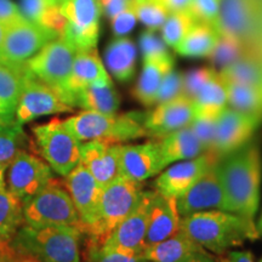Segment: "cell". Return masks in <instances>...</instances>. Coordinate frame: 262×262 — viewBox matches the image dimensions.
Instances as JSON below:
<instances>
[{
  "instance_id": "obj_57",
  "label": "cell",
  "mask_w": 262,
  "mask_h": 262,
  "mask_svg": "<svg viewBox=\"0 0 262 262\" xmlns=\"http://www.w3.org/2000/svg\"><path fill=\"white\" fill-rule=\"evenodd\" d=\"M4 172H5V168H3V166H0V187H4V186H5Z\"/></svg>"
},
{
  "instance_id": "obj_25",
  "label": "cell",
  "mask_w": 262,
  "mask_h": 262,
  "mask_svg": "<svg viewBox=\"0 0 262 262\" xmlns=\"http://www.w3.org/2000/svg\"><path fill=\"white\" fill-rule=\"evenodd\" d=\"M157 140L159 142L165 168L173 162L196 158L205 152L201 141L198 140L189 125L172 131Z\"/></svg>"
},
{
  "instance_id": "obj_27",
  "label": "cell",
  "mask_w": 262,
  "mask_h": 262,
  "mask_svg": "<svg viewBox=\"0 0 262 262\" xmlns=\"http://www.w3.org/2000/svg\"><path fill=\"white\" fill-rule=\"evenodd\" d=\"M120 104L112 80L97 81L78 91L73 96L72 106L84 108L85 111H94L104 114L117 113Z\"/></svg>"
},
{
  "instance_id": "obj_11",
  "label": "cell",
  "mask_w": 262,
  "mask_h": 262,
  "mask_svg": "<svg viewBox=\"0 0 262 262\" xmlns=\"http://www.w3.org/2000/svg\"><path fill=\"white\" fill-rule=\"evenodd\" d=\"M58 37L57 33L25 18L6 27L0 60L16 64L26 63L44 45Z\"/></svg>"
},
{
  "instance_id": "obj_20",
  "label": "cell",
  "mask_w": 262,
  "mask_h": 262,
  "mask_svg": "<svg viewBox=\"0 0 262 262\" xmlns=\"http://www.w3.org/2000/svg\"><path fill=\"white\" fill-rule=\"evenodd\" d=\"M165 168L158 140L140 145L120 146V176L135 182H142Z\"/></svg>"
},
{
  "instance_id": "obj_43",
  "label": "cell",
  "mask_w": 262,
  "mask_h": 262,
  "mask_svg": "<svg viewBox=\"0 0 262 262\" xmlns=\"http://www.w3.org/2000/svg\"><path fill=\"white\" fill-rule=\"evenodd\" d=\"M181 95H183V74L181 72L172 70L164 78L158 93H157L155 104L173 100Z\"/></svg>"
},
{
  "instance_id": "obj_22",
  "label": "cell",
  "mask_w": 262,
  "mask_h": 262,
  "mask_svg": "<svg viewBox=\"0 0 262 262\" xmlns=\"http://www.w3.org/2000/svg\"><path fill=\"white\" fill-rule=\"evenodd\" d=\"M106 80L112 79H111L106 67L98 56L96 49L77 51L71 75L61 96L62 101L67 103L68 106L73 107L72 101H73V96L78 91L86 88L88 85Z\"/></svg>"
},
{
  "instance_id": "obj_36",
  "label": "cell",
  "mask_w": 262,
  "mask_h": 262,
  "mask_svg": "<svg viewBox=\"0 0 262 262\" xmlns=\"http://www.w3.org/2000/svg\"><path fill=\"white\" fill-rule=\"evenodd\" d=\"M195 24L196 19L189 11L170 12L160 28L162 39L168 47L175 49Z\"/></svg>"
},
{
  "instance_id": "obj_5",
  "label": "cell",
  "mask_w": 262,
  "mask_h": 262,
  "mask_svg": "<svg viewBox=\"0 0 262 262\" xmlns=\"http://www.w3.org/2000/svg\"><path fill=\"white\" fill-rule=\"evenodd\" d=\"M25 225L31 227L70 226L83 232L79 215L64 185L52 178L38 194L24 203Z\"/></svg>"
},
{
  "instance_id": "obj_10",
  "label": "cell",
  "mask_w": 262,
  "mask_h": 262,
  "mask_svg": "<svg viewBox=\"0 0 262 262\" xmlns=\"http://www.w3.org/2000/svg\"><path fill=\"white\" fill-rule=\"evenodd\" d=\"M67 19L61 37L79 50L96 49L102 9L98 0H64L60 5Z\"/></svg>"
},
{
  "instance_id": "obj_17",
  "label": "cell",
  "mask_w": 262,
  "mask_h": 262,
  "mask_svg": "<svg viewBox=\"0 0 262 262\" xmlns=\"http://www.w3.org/2000/svg\"><path fill=\"white\" fill-rule=\"evenodd\" d=\"M153 195L155 191H143L134 210L101 244L106 248L142 254Z\"/></svg>"
},
{
  "instance_id": "obj_46",
  "label": "cell",
  "mask_w": 262,
  "mask_h": 262,
  "mask_svg": "<svg viewBox=\"0 0 262 262\" xmlns=\"http://www.w3.org/2000/svg\"><path fill=\"white\" fill-rule=\"evenodd\" d=\"M54 5H57L54 0H21L19 10L29 21L39 24L45 12Z\"/></svg>"
},
{
  "instance_id": "obj_50",
  "label": "cell",
  "mask_w": 262,
  "mask_h": 262,
  "mask_svg": "<svg viewBox=\"0 0 262 262\" xmlns=\"http://www.w3.org/2000/svg\"><path fill=\"white\" fill-rule=\"evenodd\" d=\"M160 2L170 12L188 11L192 4V0H160Z\"/></svg>"
},
{
  "instance_id": "obj_52",
  "label": "cell",
  "mask_w": 262,
  "mask_h": 262,
  "mask_svg": "<svg viewBox=\"0 0 262 262\" xmlns=\"http://www.w3.org/2000/svg\"><path fill=\"white\" fill-rule=\"evenodd\" d=\"M179 262H215V261L210 255H208L206 251H203V253H194L189 255V256L185 257L183 260Z\"/></svg>"
},
{
  "instance_id": "obj_60",
  "label": "cell",
  "mask_w": 262,
  "mask_h": 262,
  "mask_svg": "<svg viewBox=\"0 0 262 262\" xmlns=\"http://www.w3.org/2000/svg\"><path fill=\"white\" fill-rule=\"evenodd\" d=\"M258 262H262V258H261V260H260V261H258Z\"/></svg>"
},
{
  "instance_id": "obj_2",
  "label": "cell",
  "mask_w": 262,
  "mask_h": 262,
  "mask_svg": "<svg viewBox=\"0 0 262 262\" xmlns=\"http://www.w3.org/2000/svg\"><path fill=\"white\" fill-rule=\"evenodd\" d=\"M180 229L216 255L260 238L255 220L224 210H205L183 216Z\"/></svg>"
},
{
  "instance_id": "obj_24",
  "label": "cell",
  "mask_w": 262,
  "mask_h": 262,
  "mask_svg": "<svg viewBox=\"0 0 262 262\" xmlns=\"http://www.w3.org/2000/svg\"><path fill=\"white\" fill-rule=\"evenodd\" d=\"M173 64H175V60L171 54L159 58L143 61V68L139 81L131 90V95L137 102L146 107L155 104L160 85L164 78L173 70Z\"/></svg>"
},
{
  "instance_id": "obj_49",
  "label": "cell",
  "mask_w": 262,
  "mask_h": 262,
  "mask_svg": "<svg viewBox=\"0 0 262 262\" xmlns=\"http://www.w3.org/2000/svg\"><path fill=\"white\" fill-rule=\"evenodd\" d=\"M219 262H254L250 251H229L227 255H217Z\"/></svg>"
},
{
  "instance_id": "obj_47",
  "label": "cell",
  "mask_w": 262,
  "mask_h": 262,
  "mask_svg": "<svg viewBox=\"0 0 262 262\" xmlns=\"http://www.w3.org/2000/svg\"><path fill=\"white\" fill-rule=\"evenodd\" d=\"M26 17L22 15L21 10L11 0H0V24L4 26L14 25L22 21Z\"/></svg>"
},
{
  "instance_id": "obj_23",
  "label": "cell",
  "mask_w": 262,
  "mask_h": 262,
  "mask_svg": "<svg viewBox=\"0 0 262 262\" xmlns=\"http://www.w3.org/2000/svg\"><path fill=\"white\" fill-rule=\"evenodd\" d=\"M180 221L181 216L178 211L176 199L155 191V195L150 203L143 249L152 247L176 233L180 229Z\"/></svg>"
},
{
  "instance_id": "obj_7",
  "label": "cell",
  "mask_w": 262,
  "mask_h": 262,
  "mask_svg": "<svg viewBox=\"0 0 262 262\" xmlns=\"http://www.w3.org/2000/svg\"><path fill=\"white\" fill-rule=\"evenodd\" d=\"M32 131L39 153L58 175H68L80 163L81 142L64 126L63 120L55 118L35 125Z\"/></svg>"
},
{
  "instance_id": "obj_12",
  "label": "cell",
  "mask_w": 262,
  "mask_h": 262,
  "mask_svg": "<svg viewBox=\"0 0 262 262\" xmlns=\"http://www.w3.org/2000/svg\"><path fill=\"white\" fill-rule=\"evenodd\" d=\"M217 163L209 166L187 191L176 198L180 216L183 217L205 210L227 211V201L219 175Z\"/></svg>"
},
{
  "instance_id": "obj_14",
  "label": "cell",
  "mask_w": 262,
  "mask_h": 262,
  "mask_svg": "<svg viewBox=\"0 0 262 262\" xmlns=\"http://www.w3.org/2000/svg\"><path fill=\"white\" fill-rule=\"evenodd\" d=\"M64 178L63 185L77 209L85 234L100 217L102 187L80 163Z\"/></svg>"
},
{
  "instance_id": "obj_44",
  "label": "cell",
  "mask_w": 262,
  "mask_h": 262,
  "mask_svg": "<svg viewBox=\"0 0 262 262\" xmlns=\"http://www.w3.org/2000/svg\"><path fill=\"white\" fill-rule=\"evenodd\" d=\"M215 72V68L203 67L183 74V95L193 100L196 93L210 79Z\"/></svg>"
},
{
  "instance_id": "obj_21",
  "label": "cell",
  "mask_w": 262,
  "mask_h": 262,
  "mask_svg": "<svg viewBox=\"0 0 262 262\" xmlns=\"http://www.w3.org/2000/svg\"><path fill=\"white\" fill-rule=\"evenodd\" d=\"M120 146V143H108L97 140L81 143L80 164L102 188L122 178Z\"/></svg>"
},
{
  "instance_id": "obj_32",
  "label": "cell",
  "mask_w": 262,
  "mask_h": 262,
  "mask_svg": "<svg viewBox=\"0 0 262 262\" xmlns=\"http://www.w3.org/2000/svg\"><path fill=\"white\" fill-rule=\"evenodd\" d=\"M33 142L17 120L0 124V166L8 168L16 157L29 152Z\"/></svg>"
},
{
  "instance_id": "obj_1",
  "label": "cell",
  "mask_w": 262,
  "mask_h": 262,
  "mask_svg": "<svg viewBox=\"0 0 262 262\" xmlns=\"http://www.w3.org/2000/svg\"><path fill=\"white\" fill-rule=\"evenodd\" d=\"M227 211L254 220L262 178V157L257 142H248L222 157L217 163Z\"/></svg>"
},
{
  "instance_id": "obj_13",
  "label": "cell",
  "mask_w": 262,
  "mask_h": 262,
  "mask_svg": "<svg viewBox=\"0 0 262 262\" xmlns=\"http://www.w3.org/2000/svg\"><path fill=\"white\" fill-rule=\"evenodd\" d=\"M71 111H73V107L64 103L56 91L28 71L15 112V119L19 124L24 125L25 123L31 122L38 117Z\"/></svg>"
},
{
  "instance_id": "obj_19",
  "label": "cell",
  "mask_w": 262,
  "mask_h": 262,
  "mask_svg": "<svg viewBox=\"0 0 262 262\" xmlns=\"http://www.w3.org/2000/svg\"><path fill=\"white\" fill-rule=\"evenodd\" d=\"M220 159L221 157L214 152H204L196 158L175 164L157 178L155 191L170 198H179L209 166L217 163Z\"/></svg>"
},
{
  "instance_id": "obj_41",
  "label": "cell",
  "mask_w": 262,
  "mask_h": 262,
  "mask_svg": "<svg viewBox=\"0 0 262 262\" xmlns=\"http://www.w3.org/2000/svg\"><path fill=\"white\" fill-rule=\"evenodd\" d=\"M188 11L196 22L210 25L216 28L220 15V3L219 0H192Z\"/></svg>"
},
{
  "instance_id": "obj_28",
  "label": "cell",
  "mask_w": 262,
  "mask_h": 262,
  "mask_svg": "<svg viewBox=\"0 0 262 262\" xmlns=\"http://www.w3.org/2000/svg\"><path fill=\"white\" fill-rule=\"evenodd\" d=\"M137 51L134 41L126 37L113 39L104 50L107 68L117 80L127 83L136 72Z\"/></svg>"
},
{
  "instance_id": "obj_45",
  "label": "cell",
  "mask_w": 262,
  "mask_h": 262,
  "mask_svg": "<svg viewBox=\"0 0 262 262\" xmlns=\"http://www.w3.org/2000/svg\"><path fill=\"white\" fill-rule=\"evenodd\" d=\"M136 22L137 16L135 14L133 3H131L129 8L123 10L122 12H119V14L111 18V28H112V32L116 35V38L125 37L126 34H129L133 31L134 27L136 26Z\"/></svg>"
},
{
  "instance_id": "obj_55",
  "label": "cell",
  "mask_w": 262,
  "mask_h": 262,
  "mask_svg": "<svg viewBox=\"0 0 262 262\" xmlns=\"http://www.w3.org/2000/svg\"><path fill=\"white\" fill-rule=\"evenodd\" d=\"M5 31H6V26H4L3 24H0V49H2L3 40H4Z\"/></svg>"
},
{
  "instance_id": "obj_39",
  "label": "cell",
  "mask_w": 262,
  "mask_h": 262,
  "mask_svg": "<svg viewBox=\"0 0 262 262\" xmlns=\"http://www.w3.org/2000/svg\"><path fill=\"white\" fill-rule=\"evenodd\" d=\"M137 19L147 29L158 31L170 15V11L160 0H133Z\"/></svg>"
},
{
  "instance_id": "obj_56",
  "label": "cell",
  "mask_w": 262,
  "mask_h": 262,
  "mask_svg": "<svg viewBox=\"0 0 262 262\" xmlns=\"http://www.w3.org/2000/svg\"><path fill=\"white\" fill-rule=\"evenodd\" d=\"M10 242H11V238L6 237V235H4L3 233H0V247H2V245L9 244Z\"/></svg>"
},
{
  "instance_id": "obj_31",
  "label": "cell",
  "mask_w": 262,
  "mask_h": 262,
  "mask_svg": "<svg viewBox=\"0 0 262 262\" xmlns=\"http://www.w3.org/2000/svg\"><path fill=\"white\" fill-rule=\"evenodd\" d=\"M219 38L220 33L215 27L196 22L175 48V51L185 57H209Z\"/></svg>"
},
{
  "instance_id": "obj_38",
  "label": "cell",
  "mask_w": 262,
  "mask_h": 262,
  "mask_svg": "<svg viewBox=\"0 0 262 262\" xmlns=\"http://www.w3.org/2000/svg\"><path fill=\"white\" fill-rule=\"evenodd\" d=\"M248 55H250V52H249V47L247 45L242 44L241 41L235 40L233 38L220 35L214 50L209 56V60L214 66L215 70L216 67L222 70V68L227 67V66L241 60L242 57L248 56Z\"/></svg>"
},
{
  "instance_id": "obj_40",
  "label": "cell",
  "mask_w": 262,
  "mask_h": 262,
  "mask_svg": "<svg viewBox=\"0 0 262 262\" xmlns=\"http://www.w3.org/2000/svg\"><path fill=\"white\" fill-rule=\"evenodd\" d=\"M140 48L141 52H142L143 61L159 58L170 54L168 45L164 42L162 37L157 35L156 31H152V29H146L145 32L141 33Z\"/></svg>"
},
{
  "instance_id": "obj_4",
  "label": "cell",
  "mask_w": 262,
  "mask_h": 262,
  "mask_svg": "<svg viewBox=\"0 0 262 262\" xmlns=\"http://www.w3.org/2000/svg\"><path fill=\"white\" fill-rule=\"evenodd\" d=\"M143 114L141 112L104 114L84 111L63 120V123L80 142L97 140L122 145L126 141L147 137L143 126Z\"/></svg>"
},
{
  "instance_id": "obj_51",
  "label": "cell",
  "mask_w": 262,
  "mask_h": 262,
  "mask_svg": "<svg viewBox=\"0 0 262 262\" xmlns=\"http://www.w3.org/2000/svg\"><path fill=\"white\" fill-rule=\"evenodd\" d=\"M16 255H17V253L11 247V243L0 247V262H12Z\"/></svg>"
},
{
  "instance_id": "obj_3",
  "label": "cell",
  "mask_w": 262,
  "mask_h": 262,
  "mask_svg": "<svg viewBox=\"0 0 262 262\" xmlns=\"http://www.w3.org/2000/svg\"><path fill=\"white\" fill-rule=\"evenodd\" d=\"M77 227L22 225L11 238V247L19 255H31L41 262H80V239Z\"/></svg>"
},
{
  "instance_id": "obj_37",
  "label": "cell",
  "mask_w": 262,
  "mask_h": 262,
  "mask_svg": "<svg viewBox=\"0 0 262 262\" xmlns=\"http://www.w3.org/2000/svg\"><path fill=\"white\" fill-rule=\"evenodd\" d=\"M85 262H141L142 254L103 247L93 238L88 237L84 251Z\"/></svg>"
},
{
  "instance_id": "obj_48",
  "label": "cell",
  "mask_w": 262,
  "mask_h": 262,
  "mask_svg": "<svg viewBox=\"0 0 262 262\" xmlns=\"http://www.w3.org/2000/svg\"><path fill=\"white\" fill-rule=\"evenodd\" d=\"M101 4V9L108 18H112L123 10L129 8L133 0H98Z\"/></svg>"
},
{
  "instance_id": "obj_34",
  "label": "cell",
  "mask_w": 262,
  "mask_h": 262,
  "mask_svg": "<svg viewBox=\"0 0 262 262\" xmlns=\"http://www.w3.org/2000/svg\"><path fill=\"white\" fill-rule=\"evenodd\" d=\"M219 73L225 81L262 88V61L251 55L222 68Z\"/></svg>"
},
{
  "instance_id": "obj_35",
  "label": "cell",
  "mask_w": 262,
  "mask_h": 262,
  "mask_svg": "<svg viewBox=\"0 0 262 262\" xmlns=\"http://www.w3.org/2000/svg\"><path fill=\"white\" fill-rule=\"evenodd\" d=\"M24 224V202L5 186L0 187V233L12 238Z\"/></svg>"
},
{
  "instance_id": "obj_26",
  "label": "cell",
  "mask_w": 262,
  "mask_h": 262,
  "mask_svg": "<svg viewBox=\"0 0 262 262\" xmlns=\"http://www.w3.org/2000/svg\"><path fill=\"white\" fill-rule=\"evenodd\" d=\"M206 251L182 229L152 247L142 250V260L149 262H179L194 253Z\"/></svg>"
},
{
  "instance_id": "obj_59",
  "label": "cell",
  "mask_w": 262,
  "mask_h": 262,
  "mask_svg": "<svg viewBox=\"0 0 262 262\" xmlns=\"http://www.w3.org/2000/svg\"><path fill=\"white\" fill-rule=\"evenodd\" d=\"M141 262H149V261H141Z\"/></svg>"
},
{
  "instance_id": "obj_18",
  "label": "cell",
  "mask_w": 262,
  "mask_h": 262,
  "mask_svg": "<svg viewBox=\"0 0 262 262\" xmlns=\"http://www.w3.org/2000/svg\"><path fill=\"white\" fill-rule=\"evenodd\" d=\"M194 104L191 98L185 95L158 103L153 111L143 114V126H145L147 137L153 140L168 135L182 127L188 126L194 119Z\"/></svg>"
},
{
  "instance_id": "obj_54",
  "label": "cell",
  "mask_w": 262,
  "mask_h": 262,
  "mask_svg": "<svg viewBox=\"0 0 262 262\" xmlns=\"http://www.w3.org/2000/svg\"><path fill=\"white\" fill-rule=\"evenodd\" d=\"M14 120H15V116H11V114L6 113L5 111L0 107V124L14 122Z\"/></svg>"
},
{
  "instance_id": "obj_33",
  "label": "cell",
  "mask_w": 262,
  "mask_h": 262,
  "mask_svg": "<svg viewBox=\"0 0 262 262\" xmlns=\"http://www.w3.org/2000/svg\"><path fill=\"white\" fill-rule=\"evenodd\" d=\"M227 104L239 112L262 117V88L225 81Z\"/></svg>"
},
{
  "instance_id": "obj_30",
  "label": "cell",
  "mask_w": 262,
  "mask_h": 262,
  "mask_svg": "<svg viewBox=\"0 0 262 262\" xmlns=\"http://www.w3.org/2000/svg\"><path fill=\"white\" fill-rule=\"evenodd\" d=\"M195 116L217 118L227 107V88L217 71L192 100Z\"/></svg>"
},
{
  "instance_id": "obj_15",
  "label": "cell",
  "mask_w": 262,
  "mask_h": 262,
  "mask_svg": "<svg viewBox=\"0 0 262 262\" xmlns=\"http://www.w3.org/2000/svg\"><path fill=\"white\" fill-rule=\"evenodd\" d=\"M262 123L261 116L239 112L226 107L216 119V133L211 152L224 157L248 142Z\"/></svg>"
},
{
  "instance_id": "obj_29",
  "label": "cell",
  "mask_w": 262,
  "mask_h": 262,
  "mask_svg": "<svg viewBox=\"0 0 262 262\" xmlns=\"http://www.w3.org/2000/svg\"><path fill=\"white\" fill-rule=\"evenodd\" d=\"M27 73L26 63L16 64L0 60V107L11 116H15Z\"/></svg>"
},
{
  "instance_id": "obj_42",
  "label": "cell",
  "mask_w": 262,
  "mask_h": 262,
  "mask_svg": "<svg viewBox=\"0 0 262 262\" xmlns=\"http://www.w3.org/2000/svg\"><path fill=\"white\" fill-rule=\"evenodd\" d=\"M216 119L217 118L211 117H199L195 116L192 123L189 124V127L201 141V143L204 147L205 152H211L214 147L215 133H216Z\"/></svg>"
},
{
  "instance_id": "obj_58",
  "label": "cell",
  "mask_w": 262,
  "mask_h": 262,
  "mask_svg": "<svg viewBox=\"0 0 262 262\" xmlns=\"http://www.w3.org/2000/svg\"><path fill=\"white\" fill-rule=\"evenodd\" d=\"M54 2H55V3H56V4H57V5H61V4H62V3H63V2H64V0H54Z\"/></svg>"
},
{
  "instance_id": "obj_8",
  "label": "cell",
  "mask_w": 262,
  "mask_h": 262,
  "mask_svg": "<svg viewBox=\"0 0 262 262\" xmlns=\"http://www.w3.org/2000/svg\"><path fill=\"white\" fill-rule=\"evenodd\" d=\"M75 54L77 49L63 37H58L44 45L26 62V66L34 77L61 97L71 75Z\"/></svg>"
},
{
  "instance_id": "obj_16",
  "label": "cell",
  "mask_w": 262,
  "mask_h": 262,
  "mask_svg": "<svg viewBox=\"0 0 262 262\" xmlns=\"http://www.w3.org/2000/svg\"><path fill=\"white\" fill-rule=\"evenodd\" d=\"M6 178L9 191L25 203L38 194L54 176L49 164L31 152H24L10 164Z\"/></svg>"
},
{
  "instance_id": "obj_9",
  "label": "cell",
  "mask_w": 262,
  "mask_h": 262,
  "mask_svg": "<svg viewBox=\"0 0 262 262\" xmlns=\"http://www.w3.org/2000/svg\"><path fill=\"white\" fill-rule=\"evenodd\" d=\"M220 15L216 29L250 47L262 33L261 0H219Z\"/></svg>"
},
{
  "instance_id": "obj_53",
  "label": "cell",
  "mask_w": 262,
  "mask_h": 262,
  "mask_svg": "<svg viewBox=\"0 0 262 262\" xmlns=\"http://www.w3.org/2000/svg\"><path fill=\"white\" fill-rule=\"evenodd\" d=\"M12 262H41L38 258L31 256V255H16V257L12 260Z\"/></svg>"
},
{
  "instance_id": "obj_6",
  "label": "cell",
  "mask_w": 262,
  "mask_h": 262,
  "mask_svg": "<svg viewBox=\"0 0 262 262\" xmlns=\"http://www.w3.org/2000/svg\"><path fill=\"white\" fill-rule=\"evenodd\" d=\"M142 182L119 178L102 188L100 217L85 235L103 243L117 226L122 222L139 203L142 192Z\"/></svg>"
}]
</instances>
